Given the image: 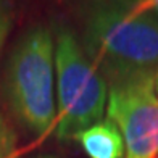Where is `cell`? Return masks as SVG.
<instances>
[{"mask_svg":"<svg viewBox=\"0 0 158 158\" xmlns=\"http://www.w3.org/2000/svg\"><path fill=\"white\" fill-rule=\"evenodd\" d=\"M81 42L108 84L158 73V18L113 0H82Z\"/></svg>","mask_w":158,"mask_h":158,"instance_id":"obj_1","label":"cell"},{"mask_svg":"<svg viewBox=\"0 0 158 158\" xmlns=\"http://www.w3.org/2000/svg\"><path fill=\"white\" fill-rule=\"evenodd\" d=\"M156 158H158V156H156Z\"/></svg>","mask_w":158,"mask_h":158,"instance_id":"obj_11","label":"cell"},{"mask_svg":"<svg viewBox=\"0 0 158 158\" xmlns=\"http://www.w3.org/2000/svg\"><path fill=\"white\" fill-rule=\"evenodd\" d=\"M53 35L56 135L68 140L102 121L108 102V82L76 32L58 23Z\"/></svg>","mask_w":158,"mask_h":158,"instance_id":"obj_3","label":"cell"},{"mask_svg":"<svg viewBox=\"0 0 158 158\" xmlns=\"http://www.w3.org/2000/svg\"><path fill=\"white\" fill-rule=\"evenodd\" d=\"M155 92H156V95H158V73L155 76Z\"/></svg>","mask_w":158,"mask_h":158,"instance_id":"obj_9","label":"cell"},{"mask_svg":"<svg viewBox=\"0 0 158 158\" xmlns=\"http://www.w3.org/2000/svg\"><path fill=\"white\" fill-rule=\"evenodd\" d=\"M106 118L124 140V158L158 156V95L155 77L108 84Z\"/></svg>","mask_w":158,"mask_h":158,"instance_id":"obj_4","label":"cell"},{"mask_svg":"<svg viewBox=\"0 0 158 158\" xmlns=\"http://www.w3.org/2000/svg\"><path fill=\"white\" fill-rule=\"evenodd\" d=\"M113 2L131 6V8H135V10L152 13V15L158 18V0H113Z\"/></svg>","mask_w":158,"mask_h":158,"instance_id":"obj_8","label":"cell"},{"mask_svg":"<svg viewBox=\"0 0 158 158\" xmlns=\"http://www.w3.org/2000/svg\"><path fill=\"white\" fill-rule=\"evenodd\" d=\"M0 158H18L16 137L6 119L0 113Z\"/></svg>","mask_w":158,"mask_h":158,"instance_id":"obj_6","label":"cell"},{"mask_svg":"<svg viewBox=\"0 0 158 158\" xmlns=\"http://www.w3.org/2000/svg\"><path fill=\"white\" fill-rule=\"evenodd\" d=\"M13 19H15L13 2L11 0H0V53H2L5 42L13 27Z\"/></svg>","mask_w":158,"mask_h":158,"instance_id":"obj_7","label":"cell"},{"mask_svg":"<svg viewBox=\"0 0 158 158\" xmlns=\"http://www.w3.org/2000/svg\"><path fill=\"white\" fill-rule=\"evenodd\" d=\"M74 139L89 158H124L123 135L108 118L89 126Z\"/></svg>","mask_w":158,"mask_h":158,"instance_id":"obj_5","label":"cell"},{"mask_svg":"<svg viewBox=\"0 0 158 158\" xmlns=\"http://www.w3.org/2000/svg\"><path fill=\"white\" fill-rule=\"evenodd\" d=\"M35 158H56V156H53V155H37Z\"/></svg>","mask_w":158,"mask_h":158,"instance_id":"obj_10","label":"cell"},{"mask_svg":"<svg viewBox=\"0 0 158 158\" xmlns=\"http://www.w3.org/2000/svg\"><path fill=\"white\" fill-rule=\"evenodd\" d=\"M3 95L18 123L31 134L44 137L56 121L55 35L53 27H29L5 63Z\"/></svg>","mask_w":158,"mask_h":158,"instance_id":"obj_2","label":"cell"}]
</instances>
